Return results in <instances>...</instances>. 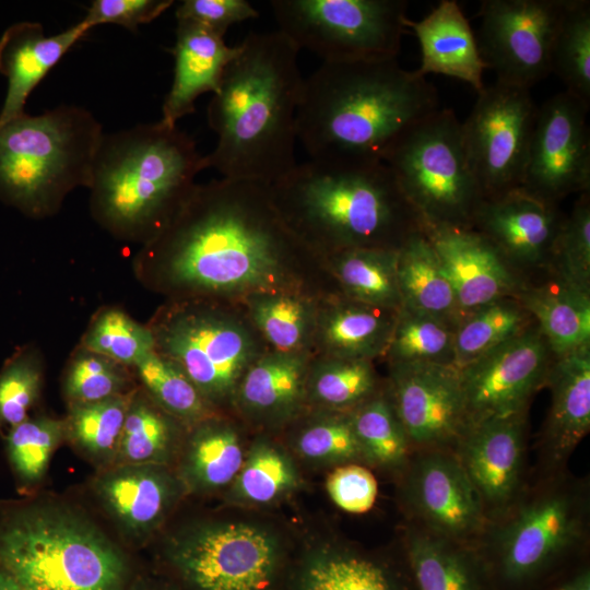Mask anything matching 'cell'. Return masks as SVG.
Wrapping results in <instances>:
<instances>
[{
    "label": "cell",
    "mask_w": 590,
    "mask_h": 590,
    "mask_svg": "<svg viewBox=\"0 0 590 590\" xmlns=\"http://www.w3.org/2000/svg\"><path fill=\"white\" fill-rule=\"evenodd\" d=\"M160 285L182 300L241 304L266 292L339 294L326 259L278 210L269 185L222 178L197 185L150 240Z\"/></svg>",
    "instance_id": "cell-1"
},
{
    "label": "cell",
    "mask_w": 590,
    "mask_h": 590,
    "mask_svg": "<svg viewBox=\"0 0 590 590\" xmlns=\"http://www.w3.org/2000/svg\"><path fill=\"white\" fill-rule=\"evenodd\" d=\"M239 46L208 106L217 140L204 166L222 178L270 186L297 165L299 49L278 30L250 33Z\"/></svg>",
    "instance_id": "cell-2"
},
{
    "label": "cell",
    "mask_w": 590,
    "mask_h": 590,
    "mask_svg": "<svg viewBox=\"0 0 590 590\" xmlns=\"http://www.w3.org/2000/svg\"><path fill=\"white\" fill-rule=\"evenodd\" d=\"M438 108L435 87L397 59L322 62L304 79L297 140L314 160L379 162Z\"/></svg>",
    "instance_id": "cell-3"
},
{
    "label": "cell",
    "mask_w": 590,
    "mask_h": 590,
    "mask_svg": "<svg viewBox=\"0 0 590 590\" xmlns=\"http://www.w3.org/2000/svg\"><path fill=\"white\" fill-rule=\"evenodd\" d=\"M270 189L287 225L324 259L354 248L399 249L423 229L382 161L310 158Z\"/></svg>",
    "instance_id": "cell-4"
},
{
    "label": "cell",
    "mask_w": 590,
    "mask_h": 590,
    "mask_svg": "<svg viewBox=\"0 0 590 590\" xmlns=\"http://www.w3.org/2000/svg\"><path fill=\"white\" fill-rule=\"evenodd\" d=\"M205 169L193 139L161 120L103 135L90 188L97 220L118 235L154 238Z\"/></svg>",
    "instance_id": "cell-5"
},
{
    "label": "cell",
    "mask_w": 590,
    "mask_h": 590,
    "mask_svg": "<svg viewBox=\"0 0 590 590\" xmlns=\"http://www.w3.org/2000/svg\"><path fill=\"white\" fill-rule=\"evenodd\" d=\"M0 567L25 590H122L126 562L87 518L57 505L25 508L0 528Z\"/></svg>",
    "instance_id": "cell-6"
},
{
    "label": "cell",
    "mask_w": 590,
    "mask_h": 590,
    "mask_svg": "<svg viewBox=\"0 0 590 590\" xmlns=\"http://www.w3.org/2000/svg\"><path fill=\"white\" fill-rule=\"evenodd\" d=\"M103 135L93 114L72 105L0 126V197L32 215L48 214L71 189L90 188Z\"/></svg>",
    "instance_id": "cell-7"
},
{
    "label": "cell",
    "mask_w": 590,
    "mask_h": 590,
    "mask_svg": "<svg viewBox=\"0 0 590 590\" xmlns=\"http://www.w3.org/2000/svg\"><path fill=\"white\" fill-rule=\"evenodd\" d=\"M152 332L155 351L179 367L212 406L233 408L243 376L269 350L243 304L181 300Z\"/></svg>",
    "instance_id": "cell-8"
},
{
    "label": "cell",
    "mask_w": 590,
    "mask_h": 590,
    "mask_svg": "<svg viewBox=\"0 0 590 590\" xmlns=\"http://www.w3.org/2000/svg\"><path fill=\"white\" fill-rule=\"evenodd\" d=\"M382 162L423 228H472L483 197L469 164L461 122L452 110L438 108L410 127L387 150Z\"/></svg>",
    "instance_id": "cell-9"
},
{
    "label": "cell",
    "mask_w": 590,
    "mask_h": 590,
    "mask_svg": "<svg viewBox=\"0 0 590 590\" xmlns=\"http://www.w3.org/2000/svg\"><path fill=\"white\" fill-rule=\"evenodd\" d=\"M281 32L322 62L397 59L405 27L404 0H273Z\"/></svg>",
    "instance_id": "cell-10"
},
{
    "label": "cell",
    "mask_w": 590,
    "mask_h": 590,
    "mask_svg": "<svg viewBox=\"0 0 590 590\" xmlns=\"http://www.w3.org/2000/svg\"><path fill=\"white\" fill-rule=\"evenodd\" d=\"M167 556L194 590H270L281 543L275 533L259 524L214 521L174 535Z\"/></svg>",
    "instance_id": "cell-11"
},
{
    "label": "cell",
    "mask_w": 590,
    "mask_h": 590,
    "mask_svg": "<svg viewBox=\"0 0 590 590\" xmlns=\"http://www.w3.org/2000/svg\"><path fill=\"white\" fill-rule=\"evenodd\" d=\"M477 94L462 137L483 199H494L521 186L538 107L530 90L499 81Z\"/></svg>",
    "instance_id": "cell-12"
},
{
    "label": "cell",
    "mask_w": 590,
    "mask_h": 590,
    "mask_svg": "<svg viewBox=\"0 0 590 590\" xmlns=\"http://www.w3.org/2000/svg\"><path fill=\"white\" fill-rule=\"evenodd\" d=\"M569 0H484L481 57L496 81L530 90L551 73L554 39Z\"/></svg>",
    "instance_id": "cell-13"
},
{
    "label": "cell",
    "mask_w": 590,
    "mask_h": 590,
    "mask_svg": "<svg viewBox=\"0 0 590 590\" xmlns=\"http://www.w3.org/2000/svg\"><path fill=\"white\" fill-rule=\"evenodd\" d=\"M588 109L566 91L536 109L520 190L552 204L571 192L589 191Z\"/></svg>",
    "instance_id": "cell-14"
},
{
    "label": "cell",
    "mask_w": 590,
    "mask_h": 590,
    "mask_svg": "<svg viewBox=\"0 0 590 590\" xmlns=\"http://www.w3.org/2000/svg\"><path fill=\"white\" fill-rule=\"evenodd\" d=\"M548 353L540 330L528 328L459 369L468 424L524 413L532 393L546 381Z\"/></svg>",
    "instance_id": "cell-15"
},
{
    "label": "cell",
    "mask_w": 590,
    "mask_h": 590,
    "mask_svg": "<svg viewBox=\"0 0 590 590\" xmlns=\"http://www.w3.org/2000/svg\"><path fill=\"white\" fill-rule=\"evenodd\" d=\"M389 400L410 442L440 447L468 426L459 370L437 363L390 364Z\"/></svg>",
    "instance_id": "cell-16"
},
{
    "label": "cell",
    "mask_w": 590,
    "mask_h": 590,
    "mask_svg": "<svg viewBox=\"0 0 590 590\" xmlns=\"http://www.w3.org/2000/svg\"><path fill=\"white\" fill-rule=\"evenodd\" d=\"M577 503L567 494H548L522 507L503 529L499 557L504 575L523 580L569 547L581 531Z\"/></svg>",
    "instance_id": "cell-17"
},
{
    "label": "cell",
    "mask_w": 590,
    "mask_h": 590,
    "mask_svg": "<svg viewBox=\"0 0 590 590\" xmlns=\"http://www.w3.org/2000/svg\"><path fill=\"white\" fill-rule=\"evenodd\" d=\"M452 285L462 317L500 298L517 283L499 250L474 228H423Z\"/></svg>",
    "instance_id": "cell-18"
},
{
    "label": "cell",
    "mask_w": 590,
    "mask_h": 590,
    "mask_svg": "<svg viewBox=\"0 0 590 590\" xmlns=\"http://www.w3.org/2000/svg\"><path fill=\"white\" fill-rule=\"evenodd\" d=\"M408 498L437 536L464 538L482 523V500L458 458L450 455L434 451L415 462Z\"/></svg>",
    "instance_id": "cell-19"
},
{
    "label": "cell",
    "mask_w": 590,
    "mask_h": 590,
    "mask_svg": "<svg viewBox=\"0 0 590 590\" xmlns=\"http://www.w3.org/2000/svg\"><path fill=\"white\" fill-rule=\"evenodd\" d=\"M524 439V413L469 423L460 438L458 460L481 500L508 503L518 489Z\"/></svg>",
    "instance_id": "cell-20"
},
{
    "label": "cell",
    "mask_w": 590,
    "mask_h": 590,
    "mask_svg": "<svg viewBox=\"0 0 590 590\" xmlns=\"http://www.w3.org/2000/svg\"><path fill=\"white\" fill-rule=\"evenodd\" d=\"M564 219L555 204L536 199L520 189L494 199H483L473 221L505 257L522 264L551 258Z\"/></svg>",
    "instance_id": "cell-21"
},
{
    "label": "cell",
    "mask_w": 590,
    "mask_h": 590,
    "mask_svg": "<svg viewBox=\"0 0 590 590\" xmlns=\"http://www.w3.org/2000/svg\"><path fill=\"white\" fill-rule=\"evenodd\" d=\"M310 352L268 350L243 376L233 408L250 423L276 428L293 421L307 404Z\"/></svg>",
    "instance_id": "cell-22"
},
{
    "label": "cell",
    "mask_w": 590,
    "mask_h": 590,
    "mask_svg": "<svg viewBox=\"0 0 590 590\" xmlns=\"http://www.w3.org/2000/svg\"><path fill=\"white\" fill-rule=\"evenodd\" d=\"M92 27L83 21L52 36L42 24L19 22L0 37V73L8 88L0 110V126L22 116L33 90L59 62L62 56Z\"/></svg>",
    "instance_id": "cell-23"
},
{
    "label": "cell",
    "mask_w": 590,
    "mask_h": 590,
    "mask_svg": "<svg viewBox=\"0 0 590 590\" xmlns=\"http://www.w3.org/2000/svg\"><path fill=\"white\" fill-rule=\"evenodd\" d=\"M182 488L179 479L161 464L116 465L95 482V491L108 512L134 536L153 532Z\"/></svg>",
    "instance_id": "cell-24"
},
{
    "label": "cell",
    "mask_w": 590,
    "mask_h": 590,
    "mask_svg": "<svg viewBox=\"0 0 590 590\" xmlns=\"http://www.w3.org/2000/svg\"><path fill=\"white\" fill-rule=\"evenodd\" d=\"M239 45L228 46L220 36L189 21L177 20L174 79L162 106L161 121L176 126L194 111L197 98L215 93L228 63L238 55Z\"/></svg>",
    "instance_id": "cell-25"
},
{
    "label": "cell",
    "mask_w": 590,
    "mask_h": 590,
    "mask_svg": "<svg viewBox=\"0 0 590 590\" xmlns=\"http://www.w3.org/2000/svg\"><path fill=\"white\" fill-rule=\"evenodd\" d=\"M397 315L340 293L326 296L318 305L312 356L369 361L385 356Z\"/></svg>",
    "instance_id": "cell-26"
},
{
    "label": "cell",
    "mask_w": 590,
    "mask_h": 590,
    "mask_svg": "<svg viewBox=\"0 0 590 590\" xmlns=\"http://www.w3.org/2000/svg\"><path fill=\"white\" fill-rule=\"evenodd\" d=\"M405 27L421 46V66L415 72L436 73L461 80L477 93L484 88L486 69L470 23L455 0H442L420 21L406 17Z\"/></svg>",
    "instance_id": "cell-27"
},
{
    "label": "cell",
    "mask_w": 590,
    "mask_h": 590,
    "mask_svg": "<svg viewBox=\"0 0 590 590\" xmlns=\"http://www.w3.org/2000/svg\"><path fill=\"white\" fill-rule=\"evenodd\" d=\"M546 381L552 404L545 440L556 459L567 456L590 428V345L556 357Z\"/></svg>",
    "instance_id": "cell-28"
},
{
    "label": "cell",
    "mask_w": 590,
    "mask_h": 590,
    "mask_svg": "<svg viewBox=\"0 0 590 590\" xmlns=\"http://www.w3.org/2000/svg\"><path fill=\"white\" fill-rule=\"evenodd\" d=\"M397 276L401 308L458 324L462 314L455 291L423 229L398 249Z\"/></svg>",
    "instance_id": "cell-29"
},
{
    "label": "cell",
    "mask_w": 590,
    "mask_h": 590,
    "mask_svg": "<svg viewBox=\"0 0 590 590\" xmlns=\"http://www.w3.org/2000/svg\"><path fill=\"white\" fill-rule=\"evenodd\" d=\"M245 457L246 451L234 424L210 417L198 423L191 433L178 479L189 492H215L233 483Z\"/></svg>",
    "instance_id": "cell-30"
},
{
    "label": "cell",
    "mask_w": 590,
    "mask_h": 590,
    "mask_svg": "<svg viewBox=\"0 0 590 590\" xmlns=\"http://www.w3.org/2000/svg\"><path fill=\"white\" fill-rule=\"evenodd\" d=\"M518 300L556 357L590 345V293L558 279L522 292Z\"/></svg>",
    "instance_id": "cell-31"
},
{
    "label": "cell",
    "mask_w": 590,
    "mask_h": 590,
    "mask_svg": "<svg viewBox=\"0 0 590 590\" xmlns=\"http://www.w3.org/2000/svg\"><path fill=\"white\" fill-rule=\"evenodd\" d=\"M321 298L305 292L276 291L255 294L241 304L269 350L311 353Z\"/></svg>",
    "instance_id": "cell-32"
},
{
    "label": "cell",
    "mask_w": 590,
    "mask_h": 590,
    "mask_svg": "<svg viewBox=\"0 0 590 590\" xmlns=\"http://www.w3.org/2000/svg\"><path fill=\"white\" fill-rule=\"evenodd\" d=\"M398 249L354 248L326 257L338 291L366 305L399 311Z\"/></svg>",
    "instance_id": "cell-33"
},
{
    "label": "cell",
    "mask_w": 590,
    "mask_h": 590,
    "mask_svg": "<svg viewBox=\"0 0 590 590\" xmlns=\"http://www.w3.org/2000/svg\"><path fill=\"white\" fill-rule=\"evenodd\" d=\"M299 483L292 457L276 442L258 438L229 485L228 498L236 504L264 506L291 494Z\"/></svg>",
    "instance_id": "cell-34"
},
{
    "label": "cell",
    "mask_w": 590,
    "mask_h": 590,
    "mask_svg": "<svg viewBox=\"0 0 590 590\" xmlns=\"http://www.w3.org/2000/svg\"><path fill=\"white\" fill-rule=\"evenodd\" d=\"M373 362L312 356L306 382L307 404L324 411H353L375 396L377 377Z\"/></svg>",
    "instance_id": "cell-35"
},
{
    "label": "cell",
    "mask_w": 590,
    "mask_h": 590,
    "mask_svg": "<svg viewBox=\"0 0 590 590\" xmlns=\"http://www.w3.org/2000/svg\"><path fill=\"white\" fill-rule=\"evenodd\" d=\"M530 315L518 299L505 297L464 315L453 341V366L459 370L529 327Z\"/></svg>",
    "instance_id": "cell-36"
},
{
    "label": "cell",
    "mask_w": 590,
    "mask_h": 590,
    "mask_svg": "<svg viewBox=\"0 0 590 590\" xmlns=\"http://www.w3.org/2000/svg\"><path fill=\"white\" fill-rule=\"evenodd\" d=\"M172 417L155 402L132 397L114 460L116 465H165L177 439V427Z\"/></svg>",
    "instance_id": "cell-37"
},
{
    "label": "cell",
    "mask_w": 590,
    "mask_h": 590,
    "mask_svg": "<svg viewBox=\"0 0 590 590\" xmlns=\"http://www.w3.org/2000/svg\"><path fill=\"white\" fill-rule=\"evenodd\" d=\"M551 73L566 92L590 106V2L569 0L559 23L551 57Z\"/></svg>",
    "instance_id": "cell-38"
},
{
    "label": "cell",
    "mask_w": 590,
    "mask_h": 590,
    "mask_svg": "<svg viewBox=\"0 0 590 590\" xmlns=\"http://www.w3.org/2000/svg\"><path fill=\"white\" fill-rule=\"evenodd\" d=\"M456 327L445 319L400 308L385 357L390 364L453 365Z\"/></svg>",
    "instance_id": "cell-39"
},
{
    "label": "cell",
    "mask_w": 590,
    "mask_h": 590,
    "mask_svg": "<svg viewBox=\"0 0 590 590\" xmlns=\"http://www.w3.org/2000/svg\"><path fill=\"white\" fill-rule=\"evenodd\" d=\"M132 397L120 393L102 401L72 403L66 435L92 459L114 461Z\"/></svg>",
    "instance_id": "cell-40"
},
{
    "label": "cell",
    "mask_w": 590,
    "mask_h": 590,
    "mask_svg": "<svg viewBox=\"0 0 590 590\" xmlns=\"http://www.w3.org/2000/svg\"><path fill=\"white\" fill-rule=\"evenodd\" d=\"M362 459L382 468H398L406 459L410 440L389 398L373 396L351 411Z\"/></svg>",
    "instance_id": "cell-41"
},
{
    "label": "cell",
    "mask_w": 590,
    "mask_h": 590,
    "mask_svg": "<svg viewBox=\"0 0 590 590\" xmlns=\"http://www.w3.org/2000/svg\"><path fill=\"white\" fill-rule=\"evenodd\" d=\"M134 366L153 401L170 416L191 425L211 417L212 405L169 359L153 351Z\"/></svg>",
    "instance_id": "cell-42"
},
{
    "label": "cell",
    "mask_w": 590,
    "mask_h": 590,
    "mask_svg": "<svg viewBox=\"0 0 590 590\" xmlns=\"http://www.w3.org/2000/svg\"><path fill=\"white\" fill-rule=\"evenodd\" d=\"M297 590H397L377 564L358 555L319 550L305 562Z\"/></svg>",
    "instance_id": "cell-43"
},
{
    "label": "cell",
    "mask_w": 590,
    "mask_h": 590,
    "mask_svg": "<svg viewBox=\"0 0 590 590\" xmlns=\"http://www.w3.org/2000/svg\"><path fill=\"white\" fill-rule=\"evenodd\" d=\"M409 556L420 590H479L467 556L444 538L412 535Z\"/></svg>",
    "instance_id": "cell-44"
},
{
    "label": "cell",
    "mask_w": 590,
    "mask_h": 590,
    "mask_svg": "<svg viewBox=\"0 0 590 590\" xmlns=\"http://www.w3.org/2000/svg\"><path fill=\"white\" fill-rule=\"evenodd\" d=\"M293 447L304 460L315 464H346L363 460L351 412L321 410L304 423Z\"/></svg>",
    "instance_id": "cell-45"
},
{
    "label": "cell",
    "mask_w": 590,
    "mask_h": 590,
    "mask_svg": "<svg viewBox=\"0 0 590 590\" xmlns=\"http://www.w3.org/2000/svg\"><path fill=\"white\" fill-rule=\"evenodd\" d=\"M84 347L119 365H135L155 351L152 329L118 309L102 311L84 338Z\"/></svg>",
    "instance_id": "cell-46"
},
{
    "label": "cell",
    "mask_w": 590,
    "mask_h": 590,
    "mask_svg": "<svg viewBox=\"0 0 590 590\" xmlns=\"http://www.w3.org/2000/svg\"><path fill=\"white\" fill-rule=\"evenodd\" d=\"M64 436V422L50 417L26 418L11 428L7 438L8 455L23 483L33 484L43 479Z\"/></svg>",
    "instance_id": "cell-47"
},
{
    "label": "cell",
    "mask_w": 590,
    "mask_h": 590,
    "mask_svg": "<svg viewBox=\"0 0 590 590\" xmlns=\"http://www.w3.org/2000/svg\"><path fill=\"white\" fill-rule=\"evenodd\" d=\"M551 258L558 279L590 293V203L582 192L570 215L564 219Z\"/></svg>",
    "instance_id": "cell-48"
},
{
    "label": "cell",
    "mask_w": 590,
    "mask_h": 590,
    "mask_svg": "<svg viewBox=\"0 0 590 590\" xmlns=\"http://www.w3.org/2000/svg\"><path fill=\"white\" fill-rule=\"evenodd\" d=\"M125 384L119 364L85 349L68 368L64 391L71 403H90L120 394Z\"/></svg>",
    "instance_id": "cell-49"
},
{
    "label": "cell",
    "mask_w": 590,
    "mask_h": 590,
    "mask_svg": "<svg viewBox=\"0 0 590 590\" xmlns=\"http://www.w3.org/2000/svg\"><path fill=\"white\" fill-rule=\"evenodd\" d=\"M42 384L39 365L31 355H22L0 374V425L11 428L26 420Z\"/></svg>",
    "instance_id": "cell-50"
},
{
    "label": "cell",
    "mask_w": 590,
    "mask_h": 590,
    "mask_svg": "<svg viewBox=\"0 0 590 590\" xmlns=\"http://www.w3.org/2000/svg\"><path fill=\"white\" fill-rule=\"evenodd\" d=\"M326 489L331 500L342 510L364 514L375 504L378 486L366 468L346 463L337 467L327 477Z\"/></svg>",
    "instance_id": "cell-51"
},
{
    "label": "cell",
    "mask_w": 590,
    "mask_h": 590,
    "mask_svg": "<svg viewBox=\"0 0 590 590\" xmlns=\"http://www.w3.org/2000/svg\"><path fill=\"white\" fill-rule=\"evenodd\" d=\"M175 13L177 20L196 23L223 37L233 24L259 15L246 0H184Z\"/></svg>",
    "instance_id": "cell-52"
},
{
    "label": "cell",
    "mask_w": 590,
    "mask_h": 590,
    "mask_svg": "<svg viewBox=\"0 0 590 590\" xmlns=\"http://www.w3.org/2000/svg\"><path fill=\"white\" fill-rule=\"evenodd\" d=\"M172 0H94L82 20L94 27L98 24H116L130 32L148 24L164 13Z\"/></svg>",
    "instance_id": "cell-53"
},
{
    "label": "cell",
    "mask_w": 590,
    "mask_h": 590,
    "mask_svg": "<svg viewBox=\"0 0 590 590\" xmlns=\"http://www.w3.org/2000/svg\"><path fill=\"white\" fill-rule=\"evenodd\" d=\"M555 590H590L589 570H583Z\"/></svg>",
    "instance_id": "cell-54"
},
{
    "label": "cell",
    "mask_w": 590,
    "mask_h": 590,
    "mask_svg": "<svg viewBox=\"0 0 590 590\" xmlns=\"http://www.w3.org/2000/svg\"><path fill=\"white\" fill-rule=\"evenodd\" d=\"M0 590H25L17 580L0 567Z\"/></svg>",
    "instance_id": "cell-55"
},
{
    "label": "cell",
    "mask_w": 590,
    "mask_h": 590,
    "mask_svg": "<svg viewBox=\"0 0 590 590\" xmlns=\"http://www.w3.org/2000/svg\"><path fill=\"white\" fill-rule=\"evenodd\" d=\"M133 590H161V589H154L151 587L141 586V587L134 588Z\"/></svg>",
    "instance_id": "cell-56"
}]
</instances>
